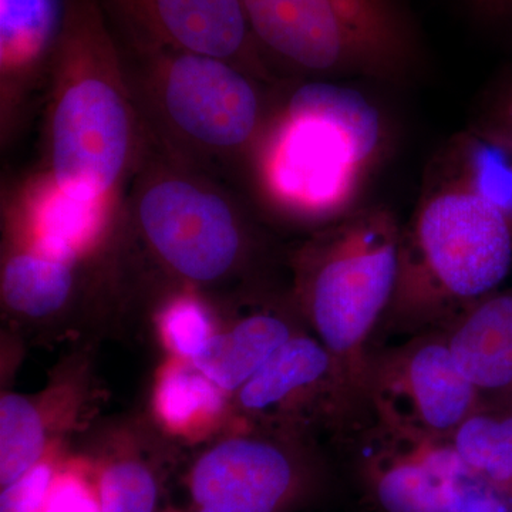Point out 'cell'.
<instances>
[{
	"instance_id": "obj_1",
	"label": "cell",
	"mask_w": 512,
	"mask_h": 512,
	"mask_svg": "<svg viewBox=\"0 0 512 512\" xmlns=\"http://www.w3.org/2000/svg\"><path fill=\"white\" fill-rule=\"evenodd\" d=\"M511 269L512 215L433 158L402 227L396 291L379 328L446 329L497 292Z\"/></svg>"
},
{
	"instance_id": "obj_2",
	"label": "cell",
	"mask_w": 512,
	"mask_h": 512,
	"mask_svg": "<svg viewBox=\"0 0 512 512\" xmlns=\"http://www.w3.org/2000/svg\"><path fill=\"white\" fill-rule=\"evenodd\" d=\"M258 174L282 210L333 222L359 208L389 147L383 111L353 87L303 84L259 136Z\"/></svg>"
},
{
	"instance_id": "obj_3",
	"label": "cell",
	"mask_w": 512,
	"mask_h": 512,
	"mask_svg": "<svg viewBox=\"0 0 512 512\" xmlns=\"http://www.w3.org/2000/svg\"><path fill=\"white\" fill-rule=\"evenodd\" d=\"M53 55L50 170L60 194L92 205L126 173L136 134L120 52L99 0H64Z\"/></svg>"
},
{
	"instance_id": "obj_4",
	"label": "cell",
	"mask_w": 512,
	"mask_h": 512,
	"mask_svg": "<svg viewBox=\"0 0 512 512\" xmlns=\"http://www.w3.org/2000/svg\"><path fill=\"white\" fill-rule=\"evenodd\" d=\"M329 224L303 254L302 298L319 342L365 402L370 338L396 291L402 225L383 207Z\"/></svg>"
},
{
	"instance_id": "obj_5",
	"label": "cell",
	"mask_w": 512,
	"mask_h": 512,
	"mask_svg": "<svg viewBox=\"0 0 512 512\" xmlns=\"http://www.w3.org/2000/svg\"><path fill=\"white\" fill-rule=\"evenodd\" d=\"M265 59L313 74L399 83L423 47L403 0H241Z\"/></svg>"
},
{
	"instance_id": "obj_6",
	"label": "cell",
	"mask_w": 512,
	"mask_h": 512,
	"mask_svg": "<svg viewBox=\"0 0 512 512\" xmlns=\"http://www.w3.org/2000/svg\"><path fill=\"white\" fill-rule=\"evenodd\" d=\"M134 45L147 56L158 107L178 137L214 153L258 143L265 116L251 74L214 57Z\"/></svg>"
},
{
	"instance_id": "obj_7",
	"label": "cell",
	"mask_w": 512,
	"mask_h": 512,
	"mask_svg": "<svg viewBox=\"0 0 512 512\" xmlns=\"http://www.w3.org/2000/svg\"><path fill=\"white\" fill-rule=\"evenodd\" d=\"M366 400L380 423L427 437L453 436L483 403L444 329L370 356Z\"/></svg>"
},
{
	"instance_id": "obj_8",
	"label": "cell",
	"mask_w": 512,
	"mask_h": 512,
	"mask_svg": "<svg viewBox=\"0 0 512 512\" xmlns=\"http://www.w3.org/2000/svg\"><path fill=\"white\" fill-rule=\"evenodd\" d=\"M138 220L154 251L177 274L211 282L231 271L241 252L237 215L198 181L167 173L144 184Z\"/></svg>"
},
{
	"instance_id": "obj_9",
	"label": "cell",
	"mask_w": 512,
	"mask_h": 512,
	"mask_svg": "<svg viewBox=\"0 0 512 512\" xmlns=\"http://www.w3.org/2000/svg\"><path fill=\"white\" fill-rule=\"evenodd\" d=\"M360 467L384 512H474L488 485L471 476L451 437H427L377 421Z\"/></svg>"
},
{
	"instance_id": "obj_10",
	"label": "cell",
	"mask_w": 512,
	"mask_h": 512,
	"mask_svg": "<svg viewBox=\"0 0 512 512\" xmlns=\"http://www.w3.org/2000/svg\"><path fill=\"white\" fill-rule=\"evenodd\" d=\"M134 43L214 57L268 76L241 0H99Z\"/></svg>"
},
{
	"instance_id": "obj_11",
	"label": "cell",
	"mask_w": 512,
	"mask_h": 512,
	"mask_svg": "<svg viewBox=\"0 0 512 512\" xmlns=\"http://www.w3.org/2000/svg\"><path fill=\"white\" fill-rule=\"evenodd\" d=\"M303 484L301 468L284 448L264 440L224 441L192 468V512H284Z\"/></svg>"
},
{
	"instance_id": "obj_12",
	"label": "cell",
	"mask_w": 512,
	"mask_h": 512,
	"mask_svg": "<svg viewBox=\"0 0 512 512\" xmlns=\"http://www.w3.org/2000/svg\"><path fill=\"white\" fill-rule=\"evenodd\" d=\"M444 330L484 402L512 406V288L481 299Z\"/></svg>"
},
{
	"instance_id": "obj_13",
	"label": "cell",
	"mask_w": 512,
	"mask_h": 512,
	"mask_svg": "<svg viewBox=\"0 0 512 512\" xmlns=\"http://www.w3.org/2000/svg\"><path fill=\"white\" fill-rule=\"evenodd\" d=\"M308 394L362 403L329 350L318 339L295 335L239 389V402L249 412L269 413Z\"/></svg>"
},
{
	"instance_id": "obj_14",
	"label": "cell",
	"mask_w": 512,
	"mask_h": 512,
	"mask_svg": "<svg viewBox=\"0 0 512 512\" xmlns=\"http://www.w3.org/2000/svg\"><path fill=\"white\" fill-rule=\"evenodd\" d=\"M293 336L281 316L258 313L227 333L211 336L192 363L220 389H241Z\"/></svg>"
},
{
	"instance_id": "obj_15",
	"label": "cell",
	"mask_w": 512,
	"mask_h": 512,
	"mask_svg": "<svg viewBox=\"0 0 512 512\" xmlns=\"http://www.w3.org/2000/svg\"><path fill=\"white\" fill-rule=\"evenodd\" d=\"M434 160L512 215V144L497 128L457 134Z\"/></svg>"
},
{
	"instance_id": "obj_16",
	"label": "cell",
	"mask_w": 512,
	"mask_h": 512,
	"mask_svg": "<svg viewBox=\"0 0 512 512\" xmlns=\"http://www.w3.org/2000/svg\"><path fill=\"white\" fill-rule=\"evenodd\" d=\"M451 441L471 476L512 494V406L483 400Z\"/></svg>"
},
{
	"instance_id": "obj_17",
	"label": "cell",
	"mask_w": 512,
	"mask_h": 512,
	"mask_svg": "<svg viewBox=\"0 0 512 512\" xmlns=\"http://www.w3.org/2000/svg\"><path fill=\"white\" fill-rule=\"evenodd\" d=\"M72 285L69 262L43 251L13 256L3 271L5 302L13 311L32 318L62 308Z\"/></svg>"
},
{
	"instance_id": "obj_18",
	"label": "cell",
	"mask_w": 512,
	"mask_h": 512,
	"mask_svg": "<svg viewBox=\"0 0 512 512\" xmlns=\"http://www.w3.org/2000/svg\"><path fill=\"white\" fill-rule=\"evenodd\" d=\"M0 6L3 69L32 62L47 47L55 49L62 29L64 0H0Z\"/></svg>"
},
{
	"instance_id": "obj_19",
	"label": "cell",
	"mask_w": 512,
	"mask_h": 512,
	"mask_svg": "<svg viewBox=\"0 0 512 512\" xmlns=\"http://www.w3.org/2000/svg\"><path fill=\"white\" fill-rule=\"evenodd\" d=\"M45 450L42 419L25 397L8 393L0 400V484L15 483L29 473Z\"/></svg>"
},
{
	"instance_id": "obj_20",
	"label": "cell",
	"mask_w": 512,
	"mask_h": 512,
	"mask_svg": "<svg viewBox=\"0 0 512 512\" xmlns=\"http://www.w3.org/2000/svg\"><path fill=\"white\" fill-rule=\"evenodd\" d=\"M97 497L101 512H156L157 478L140 461H117L101 473Z\"/></svg>"
},
{
	"instance_id": "obj_21",
	"label": "cell",
	"mask_w": 512,
	"mask_h": 512,
	"mask_svg": "<svg viewBox=\"0 0 512 512\" xmlns=\"http://www.w3.org/2000/svg\"><path fill=\"white\" fill-rule=\"evenodd\" d=\"M217 389L220 387L202 375L197 367H177L164 376L158 387V412L171 426H184L197 414L220 406Z\"/></svg>"
},
{
	"instance_id": "obj_22",
	"label": "cell",
	"mask_w": 512,
	"mask_h": 512,
	"mask_svg": "<svg viewBox=\"0 0 512 512\" xmlns=\"http://www.w3.org/2000/svg\"><path fill=\"white\" fill-rule=\"evenodd\" d=\"M163 329L168 345L191 360H194L211 338L207 315L200 305L190 301L178 302L168 309L164 316Z\"/></svg>"
},
{
	"instance_id": "obj_23",
	"label": "cell",
	"mask_w": 512,
	"mask_h": 512,
	"mask_svg": "<svg viewBox=\"0 0 512 512\" xmlns=\"http://www.w3.org/2000/svg\"><path fill=\"white\" fill-rule=\"evenodd\" d=\"M53 480V467L37 464L15 483L2 487L0 512H42Z\"/></svg>"
},
{
	"instance_id": "obj_24",
	"label": "cell",
	"mask_w": 512,
	"mask_h": 512,
	"mask_svg": "<svg viewBox=\"0 0 512 512\" xmlns=\"http://www.w3.org/2000/svg\"><path fill=\"white\" fill-rule=\"evenodd\" d=\"M42 512H101L97 490L74 474L55 477Z\"/></svg>"
},
{
	"instance_id": "obj_25",
	"label": "cell",
	"mask_w": 512,
	"mask_h": 512,
	"mask_svg": "<svg viewBox=\"0 0 512 512\" xmlns=\"http://www.w3.org/2000/svg\"><path fill=\"white\" fill-rule=\"evenodd\" d=\"M467 8L488 25H507L512 22V0H464Z\"/></svg>"
},
{
	"instance_id": "obj_26",
	"label": "cell",
	"mask_w": 512,
	"mask_h": 512,
	"mask_svg": "<svg viewBox=\"0 0 512 512\" xmlns=\"http://www.w3.org/2000/svg\"><path fill=\"white\" fill-rule=\"evenodd\" d=\"M490 124L512 144V86L501 97L495 111V119Z\"/></svg>"
},
{
	"instance_id": "obj_27",
	"label": "cell",
	"mask_w": 512,
	"mask_h": 512,
	"mask_svg": "<svg viewBox=\"0 0 512 512\" xmlns=\"http://www.w3.org/2000/svg\"><path fill=\"white\" fill-rule=\"evenodd\" d=\"M503 512H512V507L508 508V510H505Z\"/></svg>"
}]
</instances>
